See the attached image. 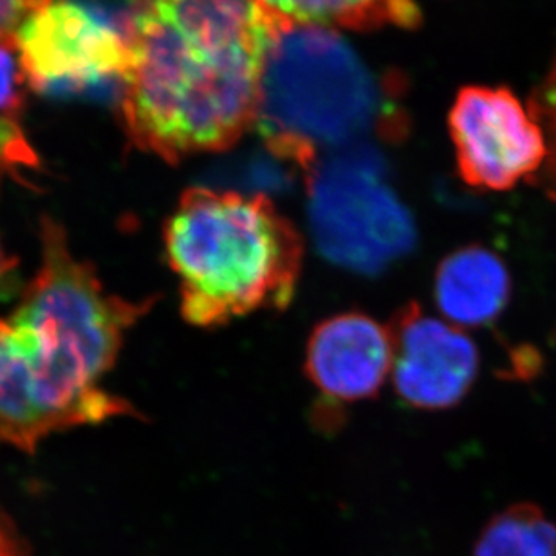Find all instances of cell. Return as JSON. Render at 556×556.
Segmentation results:
<instances>
[{"label": "cell", "instance_id": "obj_3", "mask_svg": "<svg viewBox=\"0 0 556 556\" xmlns=\"http://www.w3.org/2000/svg\"><path fill=\"white\" fill-rule=\"evenodd\" d=\"M400 80L381 78L331 27L275 16L255 124L277 160L309 176L320 150L407 136Z\"/></svg>", "mask_w": 556, "mask_h": 556}, {"label": "cell", "instance_id": "obj_6", "mask_svg": "<svg viewBox=\"0 0 556 556\" xmlns=\"http://www.w3.org/2000/svg\"><path fill=\"white\" fill-rule=\"evenodd\" d=\"M22 71L48 97H108L124 91L130 65L127 22L81 0L49 2L15 35Z\"/></svg>", "mask_w": 556, "mask_h": 556}, {"label": "cell", "instance_id": "obj_17", "mask_svg": "<svg viewBox=\"0 0 556 556\" xmlns=\"http://www.w3.org/2000/svg\"><path fill=\"white\" fill-rule=\"evenodd\" d=\"M509 378H517V380H530L539 375L542 367L541 354L533 348L528 345H520V348L511 351L509 356Z\"/></svg>", "mask_w": 556, "mask_h": 556}, {"label": "cell", "instance_id": "obj_12", "mask_svg": "<svg viewBox=\"0 0 556 556\" xmlns=\"http://www.w3.org/2000/svg\"><path fill=\"white\" fill-rule=\"evenodd\" d=\"M473 556H556V525L536 504H511L484 525Z\"/></svg>", "mask_w": 556, "mask_h": 556}, {"label": "cell", "instance_id": "obj_18", "mask_svg": "<svg viewBox=\"0 0 556 556\" xmlns=\"http://www.w3.org/2000/svg\"><path fill=\"white\" fill-rule=\"evenodd\" d=\"M15 268L16 258L11 257L10 253L5 252L2 239H0V289L4 288V283L8 282V278L11 277Z\"/></svg>", "mask_w": 556, "mask_h": 556}, {"label": "cell", "instance_id": "obj_7", "mask_svg": "<svg viewBox=\"0 0 556 556\" xmlns=\"http://www.w3.org/2000/svg\"><path fill=\"white\" fill-rule=\"evenodd\" d=\"M457 170L468 187L508 192L533 182L546 163V136L506 86H466L448 114Z\"/></svg>", "mask_w": 556, "mask_h": 556}, {"label": "cell", "instance_id": "obj_11", "mask_svg": "<svg viewBox=\"0 0 556 556\" xmlns=\"http://www.w3.org/2000/svg\"><path fill=\"white\" fill-rule=\"evenodd\" d=\"M280 21L369 31L386 26L413 29L421 24L414 0H258Z\"/></svg>", "mask_w": 556, "mask_h": 556}, {"label": "cell", "instance_id": "obj_9", "mask_svg": "<svg viewBox=\"0 0 556 556\" xmlns=\"http://www.w3.org/2000/svg\"><path fill=\"white\" fill-rule=\"evenodd\" d=\"M394 364V338L372 316L349 311L311 332L305 372L329 410L375 397Z\"/></svg>", "mask_w": 556, "mask_h": 556}, {"label": "cell", "instance_id": "obj_14", "mask_svg": "<svg viewBox=\"0 0 556 556\" xmlns=\"http://www.w3.org/2000/svg\"><path fill=\"white\" fill-rule=\"evenodd\" d=\"M24 78L15 38L0 40V118H18L24 105Z\"/></svg>", "mask_w": 556, "mask_h": 556}, {"label": "cell", "instance_id": "obj_15", "mask_svg": "<svg viewBox=\"0 0 556 556\" xmlns=\"http://www.w3.org/2000/svg\"><path fill=\"white\" fill-rule=\"evenodd\" d=\"M51 0H0V40L15 38L22 24Z\"/></svg>", "mask_w": 556, "mask_h": 556}, {"label": "cell", "instance_id": "obj_1", "mask_svg": "<svg viewBox=\"0 0 556 556\" xmlns=\"http://www.w3.org/2000/svg\"><path fill=\"white\" fill-rule=\"evenodd\" d=\"M152 304L109 293L64 226L43 217L38 271L0 316V446L33 454L53 433L135 416L102 381Z\"/></svg>", "mask_w": 556, "mask_h": 556}, {"label": "cell", "instance_id": "obj_5", "mask_svg": "<svg viewBox=\"0 0 556 556\" xmlns=\"http://www.w3.org/2000/svg\"><path fill=\"white\" fill-rule=\"evenodd\" d=\"M311 230L332 264L375 275L405 257L417 233L413 215L365 144L343 150L307 176Z\"/></svg>", "mask_w": 556, "mask_h": 556}, {"label": "cell", "instance_id": "obj_4", "mask_svg": "<svg viewBox=\"0 0 556 556\" xmlns=\"http://www.w3.org/2000/svg\"><path fill=\"white\" fill-rule=\"evenodd\" d=\"M163 236L188 324L210 329L291 304L304 244L263 193L190 188Z\"/></svg>", "mask_w": 556, "mask_h": 556}, {"label": "cell", "instance_id": "obj_2", "mask_svg": "<svg viewBox=\"0 0 556 556\" xmlns=\"http://www.w3.org/2000/svg\"><path fill=\"white\" fill-rule=\"evenodd\" d=\"M274 26L258 0H139L122 91L132 143L166 163L236 144L255 124Z\"/></svg>", "mask_w": 556, "mask_h": 556}, {"label": "cell", "instance_id": "obj_16", "mask_svg": "<svg viewBox=\"0 0 556 556\" xmlns=\"http://www.w3.org/2000/svg\"><path fill=\"white\" fill-rule=\"evenodd\" d=\"M0 556H31V547L2 506H0Z\"/></svg>", "mask_w": 556, "mask_h": 556}, {"label": "cell", "instance_id": "obj_13", "mask_svg": "<svg viewBox=\"0 0 556 556\" xmlns=\"http://www.w3.org/2000/svg\"><path fill=\"white\" fill-rule=\"evenodd\" d=\"M528 109L544 130L547 144L546 163L535 185L542 188V192L556 206V51L552 64L530 94Z\"/></svg>", "mask_w": 556, "mask_h": 556}, {"label": "cell", "instance_id": "obj_8", "mask_svg": "<svg viewBox=\"0 0 556 556\" xmlns=\"http://www.w3.org/2000/svg\"><path fill=\"white\" fill-rule=\"evenodd\" d=\"M391 331L392 378L408 407L448 410L470 394L481 370V353L465 329L408 304L397 313Z\"/></svg>", "mask_w": 556, "mask_h": 556}, {"label": "cell", "instance_id": "obj_10", "mask_svg": "<svg viewBox=\"0 0 556 556\" xmlns=\"http://www.w3.org/2000/svg\"><path fill=\"white\" fill-rule=\"evenodd\" d=\"M508 264L484 244H466L439 263L433 296L444 320L460 329L493 326L511 300Z\"/></svg>", "mask_w": 556, "mask_h": 556}]
</instances>
